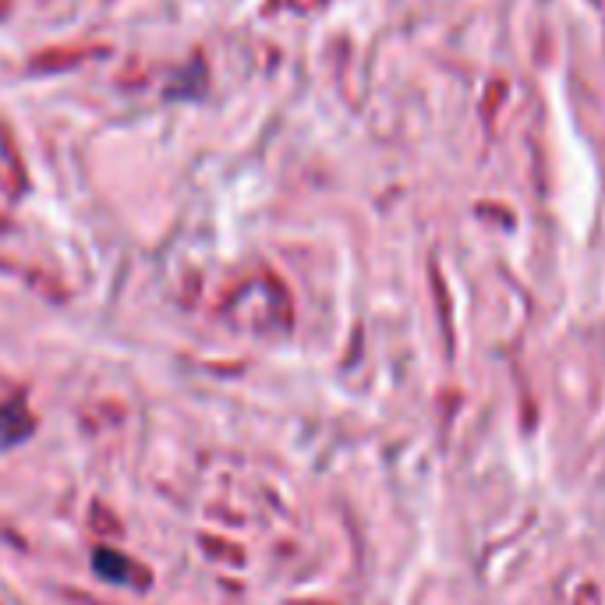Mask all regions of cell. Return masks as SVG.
<instances>
[{
  "instance_id": "cell-1",
  "label": "cell",
  "mask_w": 605,
  "mask_h": 605,
  "mask_svg": "<svg viewBox=\"0 0 605 605\" xmlns=\"http://www.w3.org/2000/svg\"><path fill=\"white\" fill-rule=\"evenodd\" d=\"M0 188L8 195H22V188H25L22 156H19V145H14L8 125H0Z\"/></svg>"
}]
</instances>
